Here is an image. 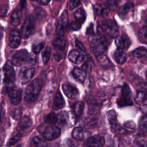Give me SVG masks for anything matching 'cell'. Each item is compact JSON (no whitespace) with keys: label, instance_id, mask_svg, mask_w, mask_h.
Wrapping results in <instances>:
<instances>
[{"label":"cell","instance_id":"31","mask_svg":"<svg viewBox=\"0 0 147 147\" xmlns=\"http://www.w3.org/2000/svg\"><path fill=\"white\" fill-rule=\"evenodd\" d=\"M67 123L70 126L75 125L77 121V115L74 111H70L67 113Z\"/></svg>","mask_w":147,"mask_h":147},{"label":"cell","instance_id":"54","mask_svg":"<svg viewBox=\"0 0 147 147\" xmlns=\"http://www.w3.org/2000/svg\"><path fill=\"white\" fill-rule=\"evenodd\" d=\"M0 121H1V113H0Z\"/></svg>","mask_w":147,"mask_h":147},{"label":"cell","instance_id":"41","mask_svg":"<svg viewBox=\"0 0 147 147\" xmlns=\"http://www.w3.org/2000/svg\"><path fill=\"white\" fill-rule=\"evenodd\" d=\"M80 0H69V7L70 10H73L80 4Z\"/></svg>","mask_w":147,"mask_h":147},{"label":"cell","instance_id":"1","mask_svg":"<svg viewBox=\"0 0 147 147\" xmlns=\"http://www.w3.org/2000/svg\"><path fill=\"white\" fill-rule=\"evenodd\" d=\"M88 40L91 51L96 56L103 54L107 48V40L101 34H91Z\"/></svg>","mask_w":147,"mask_h":147},{"label":"cell","instance_id":"57","mask_svg":"<svg viewBox=\"0 0 147 147\" xmlns=\"http://www.w3.org/2000/svg\"><path fill=\"white\" fill-rule=\"evenodd\" d=\"M110 147H114V146H110Z\"/></svg>","mask_w":147,"mask_h":147},{"label":"cell","instance_id":"28","mask_svg":"<svg viewBox=\"0 0 147 147\" xmlns=\"http://www.w3.org/2000/svg\"><path fill=\"white\" fill-rule=\"evenodd\" d=\"M20 20H21L20 12L18 10H15L11 15V17H10L11 24L13 26H16L20 24Z\"/></svg>","mask_w":147,"mask_h":147},{"label":"cell","instance_id":"21","mask_svg":"<svg viewBox=\"0 0 147 147\" xmlns=\"http://www.w3.org/2000/svg\"><path fill=\"white\" fill-rule=\"evenodd\" d=\"M72 75L78 81L83 82L86 78V73L84 70L79 68H75L72 71Z\"/></svg>","mask_w":147,"mask_h":147},{"label":"cell","instance_id":"10","mask_svg":"<svg viewBox=\"0 0 147 147\" xmlns=\"http://www.w3.org/2000/svg\"><path fill=\"white\" fill-rule=\"evenodd\" d=\"M60 135V129L53 125L47 126L43 131L42 136L44 138L47 140L52 141L58 138Z\"/></svg>","mask_w":147,"mask_h":147},{"label":"cell","instance_id":"27","mask_svg":"<svg viewBox=\"0 0 147 147\" xmlns=\"http://www.w3.org/2000/svg\"><path fill=\"white\" fill-rule=\"evenodd\" d=\"M66 45V42L65 40L60 36L59 37L56 38L53 41V47L57 50L63 51Z\"/></svg>","mask_w":147,"mask_h":147},{"label":"cell","instance_id":"56","mask_svg":"<svg viewBox=\"0 0 147 147\" xmlns=\"http://www.w3.org/2000/svg\"><path fill=\"white\" fill-rule=\"evenodd\" d=\"M17 147H21V146H18Z\"/></svg>","mask_w":147,"mask_h":147},{"label":"cell","instance_id":"39","mask_svg":"<svg viewBox=\"0 0 147 147\" xmlns=\"http://www.w3.org/2000/svg\"><path fill=\"white\" fill-rule=\"evenodd\" d=\"M105 6L109 8L114 9L115 8L117 4V0H103Z\"/></svg>","mask_w":147,"mask_h":147},{"label":"cell","instance_id":"22","mask_svg":"<svg viewBox=\"0 0 147 147\" xmlns=\"http://www.w3.org/2000/svg\"><path fill=\"white\" fill-rule=\"evenodd\" d=\"M114 58L117 63L118 64H123L126 61L127 56L124 51L120 49H117L114 53Z\"/></svg>","mask_w":147,"mask_h":147},{"label":"cell","instance_id":"29","mask_svg":"<svg viewBox=\"0 0 147 147\" xmlns=\"http://www.w3.org/2000/svg\"><path fill=\"white\" fill-rule=\"evenodd\" d=\"M138 37L141 42L147 44V26H144L139 30Z\"/></svg>","mask_w":147,"mask_h":147},{"label":"cell","instance_id":"37","mask_svg":"<svg viewBox=\"0 0 147 147\" xmlns=\"http://www.w3.org/2000/svg\"><path fill=\"white\" fill-rule=\"evenodd\" d=\"M44 42H38L34 44L32 47V51L34 53H38L44 48Z\"/></svg>","mask_w":147,"mask_h":147},{"label":"cell","instance_id":"50","mask_svg":"<svg viewBox=\"0 0 147 147\" xmlns=\"http://www.w3.org/2000/svg\"><path fill=\"white\" fill-rule=\"evenodd\" d=\"M2 38V34L1 33H0V41L1 40Z\"/></svg>","mask_w":147,"mask_h":147},{"label":"cell","instance_id":"40","mask_svg":"<svg viewBox=\"0 0 147 147\" xmlns=\"http://www.w3.org/2000/svg\"><path fill=\"white\" fill-rule=\"evenodd\" d=\"M97 59L98 61L102 64H107V63H109L107 57L103 54L97 56Z\"/></svg>","mask_w":147,"mask_h":147},{"label":"cell","instance_id":"24","mask_svg":"<svg viewBox=\"0 0 147 147\" xmlns=\"http://www.w3.org/2000/svg\"><path fill=\"white\" fill-rule=\"evenodd\" d=\"M30 146V147H45L47 146V142L44 138L36 136L31 141Z\"/></svg>","mask_w":147,"mask_h":147},{"label":"cell","instance_id":"20","mask_svg":"<svg viewBox=\"0 0 147 147\" xmlns=\"http://www.w3.org/2000/svg\"><path fill=\"white\" fill-rule=\"evenodd\" d=\"M135 101L140 105H147V92L144 91L138 92L135 98Z\"/></svg>","mask_w":147,"mask_h":147},{"label":"cell","instance_id":"49","mask_svg":"<svg viewBox=\"0 0 147 147\" xmlns=\"http://www.w3.org/2000/svg\"><path fill=\"white\" fill-rule=\"evenodd\" d=\"M91 29H93V28H92V24L91 25V27H88L87 30V34H90V30Z\"/></svg>","mask_w":147,"mask_h":147},{"label":"cell","instance_id":"45","mask_svg":"<svg viewBox=\"0 0 147 147\" xmlns=\"http://www.w3.org/2000/svg\"><path fill=\"white\" fill-rule=\"evenodd\" d=\"M21 116V111L18 109L15 110L13 112V117L16 119H20Z\"/></svg>","mask_w":147,"mask_h":147},{"label":"cell","instance_id":"7","mask_svg":"<svg viewBox=\"0 0 147 147\" xmlns=\"http://www.w3.org/2000/svg\"><path fill=\"white\" fill-rule=\"evenodd\" d=\"M68 12L65 10L60 16L56 27V33L60 36H63L65 32L66 26L68 23Z\"/></svg>","mask_w":147,"mask_h":147},{"label":"cell","instance_id":"35","mask_svg":"<svg viewBox=\"0 0 147 147\" xmlns=\"http://www.w3.org/2000/svg\"><path fill=\"white\" fill-rule=\"evenodd\" d=\"M57 121V115L53 113H51L49 114H48L45 118V121L46 123H48L50 125H53Z\"/></svg>","mask_w":147,"mask_h":147},{"label":"cell","instance_id":"11","mask_svg":"<svg viewBox=\"0 0 147 147\" xmlns=\"http://www.w3.org/2000/svg\"><path fill=\"white\" fill-rule=\"evenodd\" d=\"M35 70L32 67H25L21 69L19 73V79L22 83L29 82L33 78Z\"/></svg>","mask_w":147,"mask_h":147},{"label":"cell","instance_id":"51","mask_svg":"<svg viewBox=\"0 0 147 147\" xmlns=\"http://www.w3.org/2000/svg\"><path fill=\"white\" fill-rule=\"evenodd\" d=\"M1 145H2V141H1V139L0 138V147L1 146Z\"/></svg>","mask_w":147,"mask_h":147},{"label":"cell","instance_id":"13","mask_svg":"<svg viewBox=\"0 0 147 147\" xmlns=\"http://www.w3.org/2000/svg\"><path fill=\"white\" fill-rule=\"evenodd\" d=\"M62 88L64 94L69 99H74L79 95V91L77 88L73 84L66 83L62 86Z\"/></svg>","mask_w":147,"mask_h":147},{"label":"cell","instance_id":"25","mask_svg":"<svg viewBox=\"0 0 147 147\" xmlns=\"http://www.w3.org/2000/svg\"><path fill=\"white\" fill-rule=\"evenodd\" d=\"M74 17L75 20L81 24H83L86 20V13L83 8L78 9L74 13Z\"/></svg>","mask_w":147,"mask_h":147},{"label":"cell","instance_id":"43","mask_svg":"<svg viewBox=\"0 0 147 147\" xmlns=\"http://www.w3.org/2000/svg\"><path fill=\"white\" fill-rule=\"evenodd\" d=\"M75 45L76 46V47L81 51L84 52L86 51V48L84 47V46L83 45V44L78 40H76L75 41Z\"/></svg>","mask_w":147,"mask_h":147},{"label":"cell","instance_id":"30","mask_svg":"<svg viewBox=\"0 0 147 147\" xmlns=\"http://www.w3.org/2000/svg\"><path fill=\"white\" fill-rule=\"evenodd\" d=\"M133 55L137 58L147 57V49L144 47H140L136 49L133 52Z\"/></svg>","mask_w":147,"mask_h":147},{"label":"cell","instance_id":"9","mask_svg":"<svg viewBox=\"0 0 147 147\" xmlns=\"http://www.w3.org/2000/svg\"><path fill=\"white\" fill-rule=\"evenodd\" d=\"M34 31V25L31 18H26L22 24L21 34L24 38H28L29 37Z\"/></svg>","mask_w":147,"mask_h":147},{"label":"cell","instance_id":"19","mask_svg":"<svg viewBox=\"0 0 147 147\" xmlns=\"http://www.w3.org/2000/svg\"><path fill=\"white\" fill-rule=\"evenodd\" d=\"M72 136L76 140L83 141L86 138V132L82 127H76L73 130Z\"/></svg>","mask_w":147,"mask_h":147},{"label":"cell","instance_id":"12","mask_svg":"<svg viewBox=\"0 0 147 147\" xmlns=\"http://www.w3.org/2000/svg\"><path fill=\"white\" fill-rule=\"evenodd\" d=\"M105 139L100 136H94L87 139L83 147H103Z\"/></svg>","mask_w":147,"mask_h":147},{"label":"cell","instance_id":"4","mask_svg":"<svg viewBox=\"0 0 147 147\" xmlns=\"http://www.w3.org/2000/svg\"><path fill=\"white\" fill-rule=\"evenodd\" d=\"M99 29L109 37L117 38L118 36L119 30L115 22L112 20H104L99 24Z\"/></svg>","mask_w":147,"mask_h":147},{"label":"cell","instance_id":"42","mask_svg":"<svg viewBox=\"0 0 147 147\" xmlns=\"http://www.w3.org/2000/svg\"><path fill=\"white\" fill-rule=\"evenodd\" d=\"M136 142H137V145L139 146L140 147H143L144 146L146 145V144L147 143V141H146V138H145L143 137L138 138L136 140Z\"/></svg>","mask_w":147,"mask_h":147},{"label":"cell","instance_id":"38","mask_svg":"<svg viewBox=\"0 0 147 147\" xmlns=\"http://www.w3.org/2000/svg\"><path fill=\"white\" fill-rule=\"evenodd\" d=\"M21 134L18 133L9 140V141L7 143V145L8 146L14 145L21 139Z\"/></svg>","mask_w":147,"mask_h":147},{"label":"cell","instance_id":"26","mask_svg":"<svg viewBox=\"0 0 147 147\" xmlns=\"http://www.w3.org/2000/svg\"><path fill=\"white\" fill-rule=\"evenodd\" d=\"M32 125V119L28 116H24L21 118L18 123V126L21 129H26L30 127Z\"/></svg>","mask_w":147,"mask_h":147},{"label":"cell","instance_id":"14","mask_svg":"<svg viewBox=\"0 0 147 147\" xmlns=\"http://www.w3.org/2000/svg\"><path fill=\"white\" fill-rule=\"evenodd\" d=\"M130 90L129 87L125 84L123 86V90H122V95L119 99V105L121 106H126V105H130L132 103V101L130 98Z\"/></svg>","mask_w":147,"mask_h":147},{"label":"cell","instance_id":"53","mask_svg":"<svg viewBox=\"0 0 147 147\" xmlns=\"http://www.w3.org/2000/svg\"><path fill=\"white\" fill-rule=\"evenodd\" d=\"M146 79H147V71H146Z\"/></svg>","mask_w":147,"mask_h":147},{"label":"cell","instance_id":"23","mask_svg":"<svg viewBox=\"0 0 147 147\" xmlns=\"http://www.w3.org/2000/svg\"><path fill=\"white\" fill-rule=\"evenodd\" d=\"M94 10L96 15L105 17L109 12V9L106 6L100 4H96L94 6Z\"/></svg>","mask_w":147,"mask_h":147},{"label":"cell","instance_id":"36","mask_svg":"<svg viewBox=\"0 0 147 147\" xmlns=\"http://www.w3.org/2000/svg\"><path fill=\"white\" fill-rule=\"evenodd\" d=\"M139 127L144 131L147 132V117L142 116L139 121Z\"/></svg>","mask_w":147,"mask_h":147},{"label":"cell","instance_id":"55","mask_svg":"<svg viewBox=\"0 0 147 147\" xmlns=\"http://www.w3.org/2000/svg\"><path fill=\"white\" fill-rule=\"evenodd\" d=\"M55 1H61V0H55Z\"/></svg>","mask_w":147,"mask_h":147},{"label":"cell","instance_id":"6","mask_svg":"<svg viewBox=\"0 0 147 147\" xmlns=\"http://www.w3.org/2000/svg\"><path fill=\"white\" fill-rule=\"evenodd\" d=\"M4 80L7 83H13L16 79V74L11 61H8L3 67Z\"/></svg>","mask_w":147,"mask_h":147},{"label":"cell","instance_id":"18","mask_svg":"<svg viewBox=\"0 0 147 147\" xmlns=\"http://www.w3.org/2000/svg\"><path fill=\"white\" fill-rule=\"evenodd\" d=\"M65 105V101L64 99L61 94L60 92L57 91L56 94L53 105H52V108L55 110H59L62 109Z\"/></svg>","mask_w":147,"mask_h":147},{"label":"cell","instance_id":"15","mask_svg":"<svg viewBox=\"0 0 147 147\" xmlns=\"http://www.w3.org/2000/svg\"><path fill=\"white\" fill-rule=\"evenodd\" d=\"M115 44L117 46L118 49L125 51L127 49L130 47L131 41L127 36L126 34H122L116 38Z\"/></svg>","mask_w":147,"mask_h":147},{"label":"cell","instance_id":"3","mask_svg":"<svg viewBox=\"0 0 147 147\" xmlns=\"http://www.w3.org/2000/svg\"><path fill=\"white\" fill-rule=\"evenodd\" d=\"M42 87V81L38 78L32 80L27 86L25 95L24 99L26 102L31 103L35 101L40 94Z\"/></svg>","mask_w":147,"mask_h":147},{"label":"cell","instance_id":"8","mask_svg":"<svg viewBox=\"0 0 147 147\" xmlns=\"http://www.w3.org/2000/svg\"><path fill=\"white\" fill-rule=\"evenodd\" d=\"M8 96L11 103L14 105H18L21 100L22 91L17 86H12L7 89Z\"/></svg>","mask_w":147,"mask_h":147},{"label":"cell","instance_id":"52","mask_svg":"<svg viewBox=\"0 0 147 147\" xmlns=\"http://www.w3.org/2000/svg\"><path fill=\"white\" fill-rule=\"evenodd\" d=\"M31 1H37V0H31Z\"/></svg>","mask_w":147,"mask_h":147},{"label":"cell","instance_id":"47","mask_svg":"<svg viewBox=\"0 0 147 147\" xmlns=\"http://www.w3.org/2000/svg\"><path fill=\"white\" fill-rule=\"evenodd\" d=\"M82 69L84 70L85 71H90V64L88 61H86L84 64L82 65Z\"/></svg>","mask_w":147,"mask_h":147},{"label":"cell","instance_id":"44","mask_svg":"<svg viewBox=\"0 0 147 147\" xmlns=\"http://www.w3.org/2000/svg\"><path fill=\"white\" fill-rule=\"evenodd\" d=\"M81 27V24L78 22V21H75L74 22H72L71 23V28L72 29L74 30H78L79 29H80Z\"/></svg>","mask_w":147,"mask_h":147},{"label":"cell","instance_id":"32","mask_svg":"<svg viewBox=\"0 0 147 147\" xmlns=\"http://www.w3.org/2000/svg\"><path fill=\"white\" fill-rule=\"evenodd\" d=\"M84 109V103L82 102L79 101L75 103L74 106V111L75 113V114L77 115V117H80Z\"/></svg>","mask_w":147,"mask_h":147},{"label":"cell","instance_id":"33","mask_svg":"<svg viewBox=\"0 0 147 147\" xmlns=\"http://www.w3.org/2000/svg\"><path fill=\"white\" fill-rule=\"evenodd\" d=\"M67 113L65 111H61L57 115V122L61 126H64L66 124H68L67 123Z\"/></svg>","mask_w":147,"mask_h":147},{"label":"cell","instance_id":"5","mask_svg":"<svg viewBox=\"0 0 147 147\" xmlns=\"http://www.w3.org/2000/svg\"><path fill=\"white\" fill-rule=\"evenodd\" d=\"M107 118L110 125L111 128L115 131L116 133H118L120 134H125L128 133L127 130L125 128L122 127L118 123L116 117L115 112L113 110L109 111L107 113Z\"/></svg>","mask_w":147,"mask_h":147},{"label":"cell","instance_id":"46","mask_svg":"<svg viewBox=\"0 0 147 147\" xmlns=\"http://www.w3.org/2000/svg\"><path fill=\"white\" fill-rule=\"evenodd\" d=\"M130 9V5L129 4H126L125 6H122V7L121 9V12L122 13H125L126 11H129V9Z\"/></svg>","mask_w":147,"mask_h":147},{"label":"cell","instance_id":"48","mask_svg":"<svg viewBox=\"0 0 147 147\" xmlns=\"http://www.w3.org/2000/svg\"><path fill=\"white\" fill-rule=\"evenodd\" d=\"M51 0H40V3L42 4V5H47L48 3H49Z\"/></svg>","mask_w":147,"mask_h":147},{"label":"cell","instance_id":"2","mask_svg":"<svg viewBox=\"0 0 147 147\" xmlns=\"http://www.w3.org/2000/svg\"><path fill=\"white\" fill-rule=\"evenodd\" d=\"M13 64L20 66L23 65H33L36 63V57L32 53H29L25 49L19 50L14 54L12 59Z\"/></svg>","mask_w":147,"mask_h":147},{"label":"cell","instance_id":"16","mask_svg":"<svg viewBox=\"0 0 147 147\" xmlns=\"http://www.w3.org/2000/svg\"><path fill=\"white\" fill-rule=\"evenodd\" d=\"M21 43V34L17 30H13L9 34V46L12 48L18 47Z\"/></svg>","mask_w":147,"mask_h":147},{"label":"cell","instance_id":"34","mask_svg":"<svg viewBox=\"0 0 147 147\" xmlns=\"http://www.w3.org/2000/svg\"><path fill=\"white\" fill-rule=\"evenodd\" d=\"M51 54V49L49 47H47L44 49V51H42L41 53V56H42L43 63L44 64H47L48 62L50 59Z\"/></svg>","mask_w":147,"mask_h":147},{"label":"cell","instance_id":"17","mask_svg":"<svg viewBox=\"0 0 147 147\" xmlns=\"http://www.w3.org/2000/svg\"><path fill=\"white\" fill-rule=\"evenodd\" d=\"M84 56L79 51L76 49L71 50L68 55L69 60L75 64H80L84 60Z\"/></svg>","mask_w":147,"mask_h":147}]
</instances>
